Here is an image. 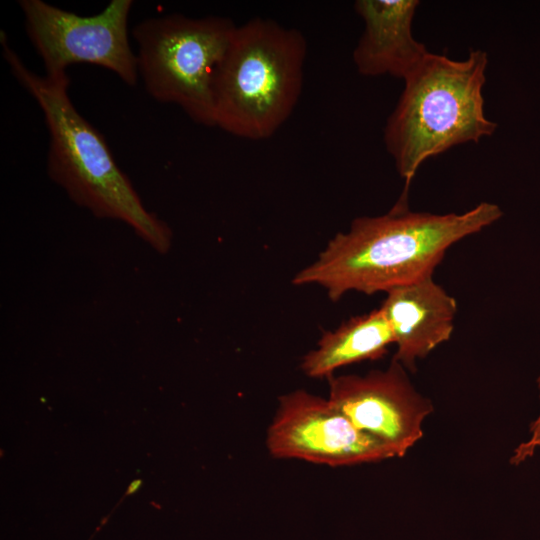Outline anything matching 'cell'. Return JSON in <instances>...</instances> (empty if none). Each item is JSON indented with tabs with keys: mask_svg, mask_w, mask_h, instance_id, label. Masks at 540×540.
Returning a JSON list of instances; mask_svg holds the SVG:
<instances>
[{
	"mask_svg": "<svg viewBox=\"0 0 540 540\" xmlns=\"http://www.w3.org/2000/svg\"><path fill=\"white\" fill-rule=\"evenodd\" d=\"M488 55L471 50L464 60L429 52L404 80V89L384 128V143L405 180L395 204L408 207L410 183L420 165L450 148L479 142L497 124L484 113Z\"/></svg>",
	"mask_w": 540,
	"mask_h": 540,
	"instance_id": "3957f363",
	"label": "cell"
},
{
	"mask_svg": "<svg viewBox=\"0 0 540 540\" xmlns=\"http://www.w3.org/2000/svg\"><path fill=\"white\" fill-rule=\"evenodd\" d=\"M141 484H142V481L139 479L133 481L127 489V494L129 495V494L135 493L141 487Z\"/></svg>",
	"mask_w": 540,
	"mask_h": 540,
	"instance_id": "4fadbf2b",
	"label": "cell"
},
{
	"mask_svg": "<svg viewBox=\"0 0 540 540\" xmlns=\"http://www.w3.org/2000/svg\"><path fill=\"white\" fill-rule=\"evenodd\" d=\"M394 344L389 324L380 308L355 316L325 332L317 347L302 359L301 370L311 378H330L346 365L382 358Z\"/></svg>",
	"mask_w": 540,
	"mask_h": 540,
	"instance_id": "8fae6325",
	"label": "cell"
},
{
	"mask_svg": "<svg viewBox=\"0 0 540 540\" xmlns=\"http://www.w3.org/2000/svg\"><path fill=\"white\" fill-rule=\"evenodd\" d=\"M266 446L278 459L331 467L397 457L388 445L358 429L328 398L302 389L279 398Z\"/></svg>",
	"mask_w": 540,
	"mask_h": 540,
	"instance_id": "52a82bcc",
	"label": "cell"
},
{
	"mask_svg": "<svg viewBox=\"0 0 540 540\" xmlns=\"http://www.w3.org/2000/svg\"><path fill=\"white\" fill-rule=\"evenodd\" d=\"M18 5L45 75H61L72 64L86 63L112 71L129 86L137 84V57L128 35L133 1L112 0L92 16H80L42 0H20Z\"/></svg>",
	"mask_w": 540,
	"mask_h": 540,
	"instance_id": "8992f818",
	"label": "cell"
},
{
	"mask_svg": "<svg viewBox=\"0 0 540 540\" xmlns=\"http://www.w3.org/2000/svg\"><path fill=\"white\" fill-rule=\"evenodd\" d=\"M306 54L295 28L264 18L236 26L214 76L215 126L253 141L274 135L299 101Z\"/></svg>",
	"mask_w": 540,
	"mask_h": 540,
	"instance_id": "277c9868",
	"label": "cell"
},
{
	"mask_svg": "<svg viewBox=\"0 0 540 540\" xmlns=\"http://www.w3.org/2000/svg\"><path fill=\"white\" fill-rule=\"evenodd\" d=\"M405 370L392 360L385 370L328 379V399L358 429L388 445L397 457L422 438L423 421L433 411L430 399L416 391Z\"/></svg>",
	"mask_w": 540,
	"mask_h": 540,
	"instance_id": "ba28073f",
	"label": "cell"
},
{
	"mask_svg": "<svg viewBox=\"0 0 540 540\" xmlns=\"http://www.w3.org/2000/svg\"><path fill=\"white\" fill-rule=\"evenodd\" d=\"M236 25L223 17L181 14L139 22L132 35L147 93L179 106L195 123L215 126L213 81Z\"/></svg>",
	"mask_w": 540,
	"mask_h": 540,
	"instance_id": "5b68a950",
	"label": "cell"
},
{
	"mask_svg": "<svg viewBox=\"0 0 540 540\" xmlns=\"http://www.w3.org/2000/svg\"><path fill=\"white\" fill-rule=\"evenodd\" d=\"M540 398V376L537 379ZM530 439L521 443L510 459L511 464L518 465L533 456L535 450L540 447V413L535 421L530 425Z\"/></svg>",
	"mask_w": 540,
	"mask_h": 540,
	"instance_id": "7c38bea8",
	"label": "cell"
},
{
	"mask_svg": "<svg viewBox=\"0 0 540 540\" xmlns=\"http://www.w3.org/2000/svg\"><path fill=\"white\" fill-rule=\"evenodd\" d=\"M417 0H358L356 13L364 22L353 51L357 71L364 76L390 75L405 80L429 53L412 34Z\"/></svg>",
	"mask_w": 540,
	"mask_h": 540,
	"instance_id": "30bf717a",
	"label": "cell"
},
{
	"mask_svg": "<svg viewBox=\"0 0 540 540\" xmlns=\"http://www.w3.org/2000/svg\"><path fill=\"white\" fill-rule=\"evenodd\" d=\"M0 39L12 75L43 113L49 134L50 178L75 204L99 218L127 223L154 249L165 253L171 245L170 228L144 207L103 135L75 108L68 74L35 73L9 45L5 32L1 31Z\"/></svg>",
	"mask_w": 540,
	"mask_h": 540,
	"instance_id": "7a4b0ae2",
	"label": "cell"
},
{
	"mask_svg": "<svg viewBox=\"0 0 540 540\" xmlns=\"http://www.w3.org/2000/svg\"><path fill=\"white\" fill-rule=\"evenodd\" d=\"M380 309L397 347L393 360L415 372L417 360L450 339L457 302L429 276L388 291Z\"/></svg>",
	"mask_w": 540,
	"mask_h": 540,
	"instance_id": "9c48e42d",
	"label": "cell"
},
{
	"mask_svg": "<svg viewBox=\"0 0 540 540\" xmlns=\"http://www.w3.org/2000/svg\"><path fill=\"white\" fill-rule=\"evenodd\" d=\"M503 215L481 202L464 213L412 212L393 206L386 214L359 217L338 233L317 259L293 278L295 285H319L332 301L349 291L388 292L433 276L446 251Z\"/></svg>",
	"mask_w": 540,
	"mask_h": 540,
	"instance_id": "6da1fadb",
	"label": "cell"
}]
</instances>
